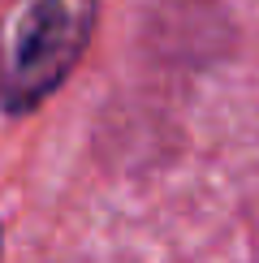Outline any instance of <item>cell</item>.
Masks as SVG:
<instances>
[{
	"instance_id": "obj_1",
	"label": "cell",
	"mask_w": 259,
	"mask_h": 263,
	"mask_svg": "<svg viewBox=\"0 0 259 263\" xmlns=\"http://www.w3.org/2000/svg\"><path fill=\"white\" fill-rule=\"evenodd\" d=\"M95 30V0H26L5 43L0 108L30 112L69 78Z\"/></svg>"
}]
</instances>
